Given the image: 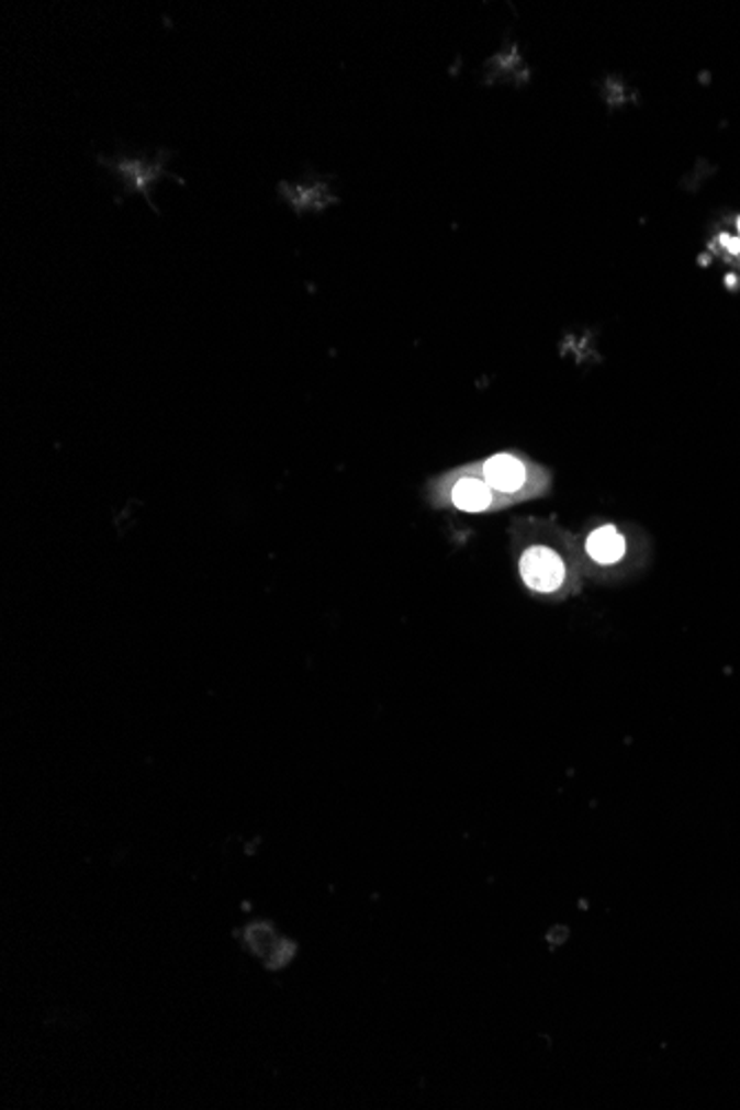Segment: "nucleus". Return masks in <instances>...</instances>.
<instances>
[{
    "mask_svg": "<svg viewBox=\"0 0 740 1110\" xmlns=\"http://www.w3.org/2000/svg\"><path fill=\"white\" fill-rule=\"evenodd\" d=\"M522 579L524 583L535 590V592H554L563 585L565 581V563L563 559L550 550V548H543V546H535L530 548L524 557H522Z\"/></svg>",
    "mask_w": 740,
    "mask_h": 1110,
    "instance_id": "1",
    "label": "nucleus"
},
{
    "mask_svg": "<svg viewBox=\"0 0 740 1110\" xmlns=\"http://www.w3.org/2000/svg\"><path fill=\"white\" fill-rule=\"evenodd\" d=\"M587 554L603 565H612L626 554V539L614 526H603L587 539Z\"/></svg>",
    "mask_w": 740,
    "mask_h": 1110,
    "instance_id": "4",
    "label": "nucleus"
},
{
    "mask_svg": "<svg viewBox=\"0 0 740 1110\" xmlns=\"http://www.w3.org/2000/svg\"><path fill=\"white\" fill-rule=\"evenodd\" d=\"M450 504L463 513H483L497 504V495L485 479L466 474L450 485Z\"/></svg>",
    "mask_w": 740,
    "mask_h": 1110,
    "instance_id": "3",
    "label": "nucleus"
},
{
    "mask_svg": "<svg viewBox=\"0 0 740 1110\" xmlns=\"http://www.w3.org/2000/svg\"><path fill=\"white\" fill-rule=\"evenodd\" d=\"M483 479L490 487L502 495H513L519 492L528 481V468L515 455H495L490 457L481 468Z\"/></svg>",
    "mask_w": 740,
    "mask_h": 1110,
    "instance_id": "2",
    "label": "nucleus"
}]
</instances>
